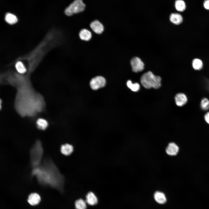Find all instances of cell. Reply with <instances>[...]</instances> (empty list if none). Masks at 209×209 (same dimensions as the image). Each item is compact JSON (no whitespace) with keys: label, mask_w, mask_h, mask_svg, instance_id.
<instances>
[{"label":"cell","mask_w":209,"mask_h":209,"mask_svg":"<svg viewBox=\"0 0 209 209\" xmlns=\"http://www.w3.org/2000/svg\"><path fill=\"white\" fill-rule=\"evenodd\" d=\"M17 71L20 73H24L26 71V69L22 63L20 61L17 62L15 65Z\"/></svg>","instance_id":"obj_23"},{"label":"cell","mask_w":209,"mask_h":209,"mask_svg":"<svg viewBox=\"0 0 209 209\" xmlns=\"http://www.w3.org/2000/svg\"><path fill=\"white\" fill-rule=\"evenodd\" d=\"M204 117L206 122L209 125V111L206 112L204 114Z\"/></svg>","instance_id":"obj_24"},{"label":"cell","mask_w":209,"mask_h":209,"mask_svg":"<svg viewBox=\"0 0 209 209\" xmlns=\"http://www.w3.org/2000/svg\"><path fill=\"white\" fill-rule=\"evenodd\" d=\"M130 64L132 70L135 72L142 71L144 69V65L143 62L138 57H136L132 58Z\"/></svg>","instance_id":"obj_6"},{"label":"cell","mask_w":209,"mask_h":209,"mask_svg":"<svg viewBox=\"0 0 209 209\" xmlns=\"http://www.w3.org/2000/svg\"><path fill=\"white\" fill-rule=\"evenodd\" d=\"M86 201L89 205L93 206L97 203L98 200L95 194L93 192H90L86 196Z\"/></svg>","instance_id":"obj_12"},{"label":"cell","mask_w":209,"mask_h":209,"mask_svg":"<svg viewBox=\"0 0 209 209\" xmlns=\"http://www.w3.org/2000/svg\"><path fill=\"white\" fill-rule=\"evenodd\" d=\"M75 206L76 209H86L87 207L86 202L82 199H78L75 201Z\"/></svg>","instance_id":"obj_20"},{"label":"cell","mask_w":209,"mask_h":209,"mask_svg":"<svg viewBox=\"0 0 209 209\" xmlns=\"http://www.w3.org/2000/svg\"><path fill=\"white\" fill-rule=\"evenodd\" d=\"M43 148L40 142L37 141L33 145L30 151V162L34 167L39 166L43 154Z\"/></svg>","instance_id":"obj_3"},{"label":"cell","mask_w":209,"mask_h":209,"mask_svg":"<svg viewBox=\"0 0 209 209\" xmlns=\"http://www.w3.org/2000/svg\"><path fill=\"white\" fill-rule=\"evenodd\" d=\"M140 80L142 85L146 89H158L161 86V77L154 75L150 71L144 73L141 76Z\"/></svg>","instance_id":"obj_2"},{"label":"cell","mask_w":209,"mask_h":209,"mask_svg":"<svg viewBox=\"0 0 209 209\" xmlns=\"http://www.w3.org/2000/svg\"><path fill=\"white\" fill-rule=\"evenodd\" d=\"M154 197L155 200L159 204H163L166 201L167 199L165 194L161 192H156L154 194Z\"/></svg>","instance_id":"obj_15"},{"label":"cell","mask_w":209,"mask_h":209,"mask_svg":"<svg viewBox=\"0 0 209 209\" xmlns=\"http://www.w3.org/2000/svg\"><path fill=\"white\" fill-rule=\"evenodd\" d=\"M85 7L82 0H75L65 9V13L67 16H71L83 11Z\"/></svg>","instance_id":"obj_4"},{"label":"cell","mask_w":209,"mask_h":209,"mask_svg":"<svg viewBox=\"0 0 209 209\" xmlns=\"http://www.w3.org/2000/svg\"><path fill=\"white\" fill-rule=\"evenodd\" d=\"M174 99L176 105L179 107L183 106L187 104L188 101L187 97L185 93H183L176 94L175 96Z\"/></svg>","instance_id":"obj_8"},{"label":"cell","mask_w":209,"mask_h":209,"mask_svg":"<svg viewBox=\"0 0 209 209\" xmlns=\"http://www.w3.org/2000/svg\"><path fill=\"white\" fill-rule=\"evenodd\" d=\"M89 26L92 31L97 35L102 34L105 30V27L103 24L98 20H95L92 21Z\"/></svg>","instance_id":"obj_7"},{"label":"cell","mask_w":209,"mask_h":209,"mask_svg":"<svg viewBox=\"0 0 209 209\" xmlns=\"http://www.w3.org/2000/svg\"><path fill=\"white\" fill-rule=\"evenodd\" d=\"M60 150L63 154L69 156L73 153L74 150V147L72 145L67 143L61 146Z\"/></svg>","instance_id":"obj_13"},{"label":"cell","mask_w":209,"mask_h":209,"mask_svg":"<svg viewBox=\"0 0 209 209\" xmlns=\"http://www.w3.org/2000/svg\"><path fill=\"white\" fill-rule=\"evenodd\" d=\"M192 66L194 70H199L202 69L203 63L201 60L196 58L194 59L192 61Z\"/></svg>","instance_id":"obj_19"},{"label":"cell","mask_w":209,"mask_h":209,"mask_svg":"<svg viewBox=\"0 0 209 209\" xmlns=\"http://www.w3.org/2000/svg\"><path fill=\"white\" fill-rule=\"evenodd\" d=\"M203 5L206 9L209 10V0H205L204 1Z\"/></svg>","instance_id":"obj_25"},{"label":"cell","mask_w":209,"mask_h":209,"mask_svg":"<svg viewBox=\"0 0 209 209\" xmlns=\"http://www.w3.org/2000/svg\"><path fill=\"white\" fill-rule=\"evenodd\" d=\"M93 36L90 30L86 28H83L80 31L79 33V37L81 40L86 42L90 41L92 39Z\"/></svg>","instance_id":"obj_9"},{"label":"cell","mask_w":209,"mask_h":209,"mask_svg":"<svg viewBox=\"0 0 209 209\" xmlns=\"http://www.w3.org/2000/svg\"><path fill=\"white\" fill-rule=\"evenodd\" d=\"M127 87L133 91L137 92L140 89V86L138 83H132L130 80H129L127 81Z\"/></svg>","instance_id":"obj_21"},{"label":"cell","mask_w":209,"mask_h":209,"mask_svg":"<svg viewBox=\"0 0 209 209\" xmlns=\"http://www.w3.org/2000/svg\"><path fill=\"white\" fill-rule=\"evenodd\" d=\"M41 200V198L39 194L36 193L30 194L28 197V203L32 206H35L38 204Z\"/></svg>","instance_id":"obj_11"},{"label":"cell","mask_w":209,"mask_h":209,"mask_svg":"<svg viewBox=\"0 0 209 209\" xmlns=\"http://www.w3.org/2000/svg\"><path fill=\"white\" fill-rule=\"evenodd\" d=\"M179 151L178 146L174 143H169L166 149V153L170 156L176 155L178 152Z\"/></svg>","instance_id":"obj_10"},{"label":"cell","mask_w":209,"mask_h":209,"mask_svg":"<svg viewBox=\"0 0 209 209\" xmlns=\"http://www.w3.org/2000/svg\"><path fill=\"white\" fill-rule=\"evenodd\" d=\"M106 84V80L101 75H97L92 78L89 85L91 88L94 90H97L104 87Z\"/></svg>","instance_id":"obj_5"},{"label":"cell","mask_w":209,"mask_h":209,"mask_svg":"<svg viewBox=\"0 0 209 209\" xmlns=\"http://www.w3.org/2000/svg\"><path fill=\"white\" fill-rule=\"evenodd\" d=\"M175 6L176 9L180 12L183 11L186 8L185 4L183 0H176L175 3Z\"/></svg>","instance_id":"obj_18"},{"label":"cell","mask_w":209,"mask_h":209,"mask_svg":"<svg viewBox=\"0 0 209 209\" xmlns=\"http://www.w3.org/2000/svg\"><path fill=\"white\" fill-rule=\"evenodd\" d=\"M37 124L38 128L42 130L45 129L48 125L47 121L42 118H39L37 120Z\"/></svg>","instance_id":"obj_22"},{"label":"cell","mask_w":209,"mask_h":209,"mask_svg":"<svg viewBox=\"0 0 209 209\" xmlns=\"http://www.w3.org/2000/svg\"><path fill=\"white\" fill-rule=\"evenodd\" d=\"M200 107L204 111L209 110V100L206 97L203 98L200 101Z\"/></svg>","instance_id":"obj_17"},{"label":"cell","mask_w":209,"mask_h":209,"mask_svg":"<svg viewBox=\"0 0 209 209\" xmlns=\"http://www.w3.org/2000/svg\"><path fill=\"white\" fill-rule=\"evenodd\" d=\"M5 19L6 21L10 24H14L18 21L17 17L10 13H7L6 14Z\"/></svg>","instance_id":"obj_16"},{"label":"cell","mask_w":209,"mask_h":209,"mask_svg":"<svg viewBox=\"0 0 209 209\" xmlns=\"http://www.w3.org/2000/svg\"><path fill=\"white\" fill-rule=\"evenodd\" d=\"M32 174L41 183L49 185L60 190L63 189L64 177L51 160H46L41 165L34 167Z\"/></svg>","instance_id":"obj_1"},{"label":"cell","mask_w":209,"mask_h":209,"mask_svg":"<svg viewBox=\"0 0 209 209\" xmlns=\"http://www.w3.org/2000/svg\"><path fill=\"white\" fill-rule=\"evenodd\" d=\"M170 21L175 25H179L183 21V18L179 14L173 13L171 14L170 17Z\"/></svg>","instance_id":"obj_14"}]
</instances>
